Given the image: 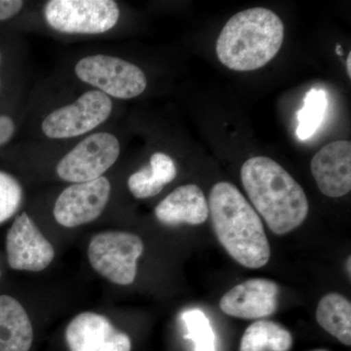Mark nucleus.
Returning a JSON list of instances; mask_svg holds the SVG:
<instances>
[{
  "mask_svg": "<svg viewBox=\"0 0 351 351\" xmlns=\"http://www.w3.org/2000/svg\"><path fill=\"white\" fill-rule=\"evenodd\" d=\"M240 175L249 199L272 232L286 234L304 223L309 210L306 193L276 161L252 157L242 165Z\"/></svg>",
  "mask_w": 351,
  "mask_h": 351,
  "instance_id": "1",
  "label": "nucleus"
},
{
  "mask_svg": "<svg viewBox=\"0 0 351 351\" xmlns=\"http://www.w3.org/2000/svg\"><path fill=\"white\" fill-rule=\"evenodd\" d=\"M208 207L219 243L235 262L248 269L269 263L270 246L262 219L234 184H214Z\"/></svg>",
  "mask_w": 351,
  "mask_h": 351,
  "instance_id": "2",
  "label": "nucleus"
},
{
  "mask_svg": "<svg viewBox=\"0 0 351 351\" xmlns=\"http://www.w3.org/2000/svg\"><path fill=\"white\" fill-rule=\"evenodd\" d=\"M285 27L269 9L257 7L235 14L216 44L218 59L237 71H256L269 64L280 50Z\"/></svg>",
  "mask_w": 351,
  "mask_h": 351,
  "instance_id": "3",
  "label": "nucleus"
},
{
  "mask_svg": "<svg viewBox=\"0 0 351 351\" xmlns=\"http://www.w3.org/2000/svg\"><path fill=\"white\" fill-rule=\"evenodd\" d=\"M144 243L138 235L125 232L97 234L88 246V258L101 276L117 285H130L137 276L138 258Z\"/></svg>",
  "mask_w": 351,
  "mask_h": 351,
  "instance_id": "4",
  "label": "nucleus"
},
{
  "mask_svg": "<svg viewBox=\"0 0 351 351\" xmlns=\"http://www.w3.org/2000/svg\"><path fill=\"white\" fill-rule=\"evenodd\" d=\"M55 31L71 34H100L119 22V7L113 0H50L44 9Z\"/></svg>",
  "mask_w": 351,
  "mask_h": 351,
  "instance_id": "5",
  "label": "nucleus"
},
{
  "mask_svg": "<svg viewBox=\"0 0 351 351\" xmlns=\"http://www.w3.org/2000/svg\"><path fill=\"white\" fill-rule=\"evenodd\" d=\"M75 75L87 84L113 98L129 100L144 93L147 80L136 64L108 55H93L80 60Z\"/></svg>",
  "mask_w": 351,
  "mask_h": 351,
  "instance_id": "6",
  "label": "nucleus"
},
{
  "mask_svg": "<svg viewBox=\"0 0 351 351\" xmlns=\"http://www.w3.org/2000/svg\"><path fill=\"white\" fill-rule=\"evenodd\" d=\"M119 141L106 132L88 136L58 163L56 172L63 181L80 184L94 181L117 162Z\"/></svg>",
  "mask_w": 351,
  "mask_h": 351,
  "instance_id": "7",
  "label": "nucleus"
},
{
  "mask_svg": "<svg viewBox=\"0 0 351 351\" xmlns=\"http://www.w3.org/2000/svg\"><path fill=\"white\" fill-rule=\"evenodd\" d=\"M112 112L110 97L99 90H91L75 103L49 113L44 119L41 129L50 138H75L107 121Z\"/></svg>",
  "mask_w": 351,
  "mask_h": 351,
  "instance_id": "8",
  "label": "nucleus"
},
{
  "mask_svg": "<svg viewBox=\"0 0 351 351\" xmlns=\"http://www.w3.org/2000/svg\"><path fill=\"white\" fill-rule=\"evenodd\" d=\"M112 186L107 178L73 184L57 198L54 218L66 228L91 223L103 213L110 200Z\"/></svg>",
  "mask_w": 351,
  "mask_h": 351,
  "instance_id": "9",
  "label": "nucleus"
},
{
  "mask_svg": "<svg viewBox=\"0 0 351 351\" xmlns=\"http://www.w3.org/2000/svg\"><path fill=\"white\" fill-rule=\"evenodd\" d=\"M7 260L16 270L41 271L54 260L52 244L27 213L21 214L7 232Z\"/></svg>",
  "mask_w": 351,
  "mask_h": 351,
  "instance_id": "10",
  "label": "nucleus"
},
{
  "mask_svg": "<svg viewBox=\"0 0 351 351\" xmlns=\"http://www.w3.org/2000/svg\"><path fill=\"white\" fill-rule=\"evenodd\" d=\"M64 336L71 351H131L132 348L128 335L98 313L76 315L66 327Z\"/></svg>",
  "mask_w": 351,
  "mask_h": 351,
  "instance_id": "11",
  "label": "nucleus"
},
{
  "mask_svg": "<svg viewBox=\"0 0 351 351\" xmlns=\"http://www.w3.org/2000/svg\"><path fill=\"white\" fill-rule=\"evenodd\" d=\"M279 286L267 279H249L223 295L219 302L226 315L241 319H260L276 313Z\"/></svg>",
  "mask_w": 351,
  "mask_h": 351,
  "instance_id": "12",
  "label": "nucleus"
},
{
  "mask_svg": "<svg viewBox=\"0 0 351 351\" xmlns=\"http://www.w3.org/2000/svg\"><path fill=\"white\" fill-rule=\"evenodd\" d=\"M311 169L323 195L339 198L351 189V143L336 141L313 156Z\"/></svg>",
  "mask_w": 351,
  "mask_h": 351,
  "instance_id": "13",
  "label": "nucleus"
},
{
  "mask_svg": "<svg viewBox=\"0 0 351 351\" xmlns=\"http://www.w3.org/2000/svg\"><path fill=\"white\" fill-rule=\"evenodd\" d=\"M157 219L164 225H202L209 217V207L202 189L196 184L179 186L156 208Z\"/></svg>",
  "mask_w": 351,
  "mask_h": 351,
  "instance_id": "14",
  "label": "nucleus"
},
{
  "mask_svg": "<svg viewBox=\"0 0 351 351\" xmlns=\"http://www.w3.org/2000/svg\"><path fill=\"white\" fill-rule=\"evenodd\" d=\"M34 329L24 307L10 295H0V351H29Z\"/></svg>",
  "mask_w": 351,
  "mask_h": 351,
  "instance_id": "15",
  "label": "nucleus"
},
{
  "mask_svg": "<svg viewBox=\"0 0 351 351\" xmlns=\"http://www.w3.org/2000/svg\"><path fill=\"white\" fill-rule=\"evenodd\" d=\"M316 320L325 331L345 346H351V304L343 295L330 293L318 304Z\"/></svg>",
  "mask_w": 351,
  "mask_h": 351,
  "instance_id": "16",
  "label": "nucleus"
},
{
  "mask_svg": "<svg viewBox=\"0 0 351 351\" xmlns=\"http://www.w3.org/2000/svg\"><path fill=\"white\" fill-rule=\"evenodd\" d=\"M292 345L287 329L274 321L260 320L247 328L239 351H288Z\"/></svg>",
  "mask_w": 351,
  "mask_h": 351,
  "instance_id": "17",
  "label": "nucleus"
},
{
  "mask_svg": "<svg viewBox=\"0 0 351 351\" xmlns=\"http://www.w3.org/2000/svg\"><path fill=\"white\" fill-rule=\"evenodd\" d=\"M328 99L323 89L309 90L304 99V106L298 112L297 136L301 141L313 137L326 115Z\"/></svg>",
  "mask_w": 351,
  "mask_h": 351,
  "instance_id": "18",
  "label": "nucleus"
},
{
  "mask_svg": "<svg viewBox=\"0 0 351 351\" xmlns=\"http://www.w3.org/2000/svg\"><path fill=\"white\" fill-rule=\"evenodd\" d=\"M182 319L188 330L186 338L195 343V351H217L216 334L202 311L195 308L184 311Z\"/></svg>",
  "mask_w": 351,
  "mask_h": 351,
  "instance_id": "19",
  "label": "nucleus"
},
{
  "mask_svg": "<svg viewBox=\"0 0 351 351\" xmlns=\"http://www.w3.org/2000/svg\"><path fill=\"white\" fill-rule=\"evenodd\" d=\"M22 198L20 182L12 175L0 171V223L17 213Z\"/></svg>",
  "mask_w": 351,
  "mask_h": 351,
  "instance_id": "20",
  "label": "nucleus"
},
{
  "mask_svg": "<svg viewBox=\"0 0 351 351\" xmlns=\"http://www.w3.org/2000/svg\"><path fill=\"white\" fill-rule=\"evenodd\" d=\"M128 188L136 198L145 199L158 195L164 186L157 181L152 174L151 167L145 166L130 176L128 179Z\"/></svg>",
  "mask_w": 351,
  "mask_h": 351,
  "instance_id": "21",
  "label": "nucleus"
},
{
  "mask_svg": "<svg viewBox=\"0 0 351 351\" xmlns=\"http://www.w3.org/2000/svg\"><path fill=\"white\" fill-rule=\"evenodd\" d=\"M149 167L157 181L163 186L174 181L177 176V168H176L174 160L163 152H156L152 154Z\"/></svg>",
  "mask_w": 351,
  "mask_h": 351,
  "instance_id": "22",
  "label": "nucleus"
},
{
  "mask_svg": "<svg viewBox=\"0 0 351 351\" xmlns=\"http://www.w3.org/2000/svg\"><path fill=\"white\" fill-rule=\"evenodd\" d=\"M24 6L21 0H0V21L10 19L20 12Z\"/></svg>",
  "mask_w": 351,
  "mask_h": 351,
  "instance_id": "23",
  "label": "nucleus"
},
{
  "mask_svg": "<svg viewBox=\"0 0 351 351\" xmlns=\"http://www.w3.org/2000/svg\"><path fill=\"white\" fill-rule=\"evenodd\" d=\"M15 133V123L7 115H0V147L12 138Z\"/></svg>",
  "mask_w": 351,
  "mask_h": 351,
  "instance_id": "24",
  "label": "nucleus"
},
{
  "mask_svg": "<svg viewBox=\"0 0 351 351\" xmlns=\"http://www.w3.org/2000/svg\"><path fill=\"white\" fill-rule=\"evenodd\" d=\"M346 71H348V77L351 78V52L348 53V60H346Z\"/></svg>",
  "mask_w": 351,
  "mask_h": 351,
  "instance_id": "25",
  "label": "nucleus"
},
{
  "mask_svg": "<svg viewBox=\"0 0 351 351\" xmlns=\"http://www.w3.org/2000/svg\"><path fill=\"white\" fill-rule=\"evenodd\" d=\"M337 54L341 55V56L343 55V49H341V46L339 44L337 45Z\"/></svg>",
  "mask_w": 351,
  "mask_h": 351,
  "instance_id": "26",
  "label": "nucleus"
},
{
  "mask_svg": "<svg viewBox=\"0 0 351 351\" xmlns=\"http://www.w3.org/2000/svg\"><path fill=\"white\" fill-rule=\"evenodd\" d=\"M350 257L348 258V263H346V267H348V274H350H350H351V269H350V265H351V262H350Z\"/></svg>",
  "mask_w": 351,
  "mask_h": 351,
  "instance_id": "27",
  "label": "nucleus"
},
{
  "mask_svg": "<svg viewBox=\"0 0 351 351\" xmlns=\"http://www.w3.org/2000/svg\"><path fill=\"white\" fill-rule=\"evenodd\" d=\"M313 351H326V350H313Z\"/></svg>",
  "mask_w": 351,
  "mask_h": 351,
  "instance_id": "28",
  "label": "nucleus"
},
{
  "mask_svg": "<svg viewBox=\"0 0 351 351\" xmlns=\"http://www.w3.org/2000/svg\"><path fill=\"white\" fill-rule=\"evenodd\" d=\"M0 61H1V54H0Z\"/></svg>",
  "mask_w": 351,
  "mask_h": 351,
  "instance_id": "29",
  "label": "nucleus"
},
{
  "mask_svg": "<svg viewBox=\"0 0 351 351\" xmlns=\"http://www.w3.org/2000/svg\"><path fill=\"white\" fill-rule=\"evenodd\" d=\"M0 276H1V272H0Z\"/></svg>",
  "mask_w": 351,
  "mask_h": 351,
  "instance_id": "30",
  "label": "nucleus"
}]
</instances>
